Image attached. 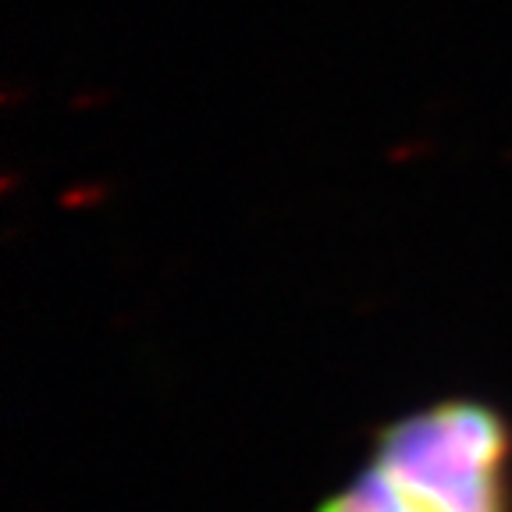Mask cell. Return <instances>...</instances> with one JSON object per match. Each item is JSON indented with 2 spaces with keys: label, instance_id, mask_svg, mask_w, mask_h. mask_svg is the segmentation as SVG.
<instances>
[{
  "label": "cell",
  "instance_id": "cell-1",
  "mask_svg": "<svg viewBox=\"0 0 512 512\" xmlns=\"http://www.w3.org/2000/svg\"><path fill=\"white\" fill-rule=\"evenodd\" d=\"M313 512H512L509 416L473 395L409 409Z\"/></svg>",
  "mask_w": 512,
  "mask_h": 512
}]
</instances>
